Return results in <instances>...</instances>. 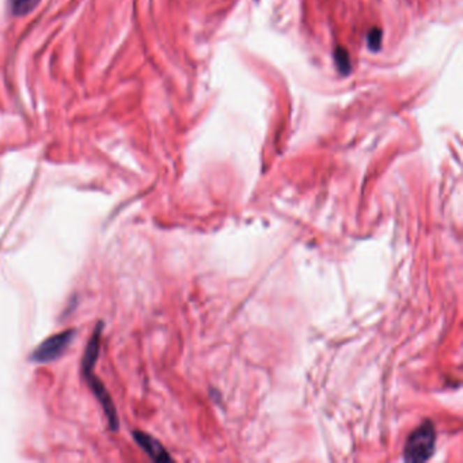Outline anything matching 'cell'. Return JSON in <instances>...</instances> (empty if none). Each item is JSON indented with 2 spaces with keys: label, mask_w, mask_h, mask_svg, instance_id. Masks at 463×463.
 Here are the masks:
<instances>
[{
  "label": "cell",
  "mask_w": 463,
  "mask_h": 463,
  "mask_svg": "<svg viewBox=\"0 0 463 463\" xmlns=\"http://www.w3.org/2000/svg\"><path fill=\"white\" fill-rule=\"evenodd\" d=\"M336 60H337V66L340 67L342 73H348L351 71V61H349V56L345 49L339 48L336 50Z\"/></svg>",
  "instance_id": "7"
},
{
  "label": "cell",
  "mask_w": 463,
  "mask_h": 463,
  "mask_svg": "<svg viewBox=\"0 0 463 463\" xmlns=\"http://www.w3.org/2000/svg\"><path fill=\"white\" fill-rule=\"evenodd\" d=\"M76 336L75 329L64 330L59 335L50 336L45 341L41 342L33 352L30 359L36 363H50L56 359H59L73 344V339Z\"/></svg>",
  "instance_id": "2"
},
{
  "label": "cell",
  "mask_w": 463,
  "mask_h": 463,
  "mask_svg": "<svg viewBox=\"0 0 463 463\" xmlns=\"http://www.w3.org/2000/svg\"><path fill=\"white\" fill-rule=\"evenodd\" d=\"M436 444V432L432 422L425 421L408 438L405 444V460L411 462H422L429 460Z\"/></svg>",
  "instance_id": "1"
},
{
  "label": "cell",
  "mask_w": 463,
  "mask_h": 463,
  "mask_svg": "<svg viewBox=\"0 0 463 463\" xmlns=\"http://www.w3.org/2000/svg\"><path fill=\"white\" fill-rule=\"evenodd\" d=\"M101 333H102V323H98L90 341L87 344V348H86V352H84V356H83V372H84V375L93 372L94 366L97 363Z\"/></svg>",
  "instance_id": "5"
},
{
  "label": "cell",
  "mask_w": 463,
  "mask_h": 463,
  "mask_svg": "<svg viewBox=\"0 0 463 463\" xmlns=\"http://www.w3.org/2000/svg\"><path fill=\"white\" fill-rule=\"evenodd\" d=\"M133 438L136 440V443L149 455L151 460L158 461V462L170 461L171 458L169 457L168 451L165 450V447L158 440L154 439L152 436L147 435L145 432L136 431V432H133Z\"/></svg>",
  "instance_id": "4"
},
{
  "label": "cell",
  "mask_w": 463,
  "mask_h": 463,
  "mask_svg": "<svg viewBox=\"0 0 463 463\" xmlns=\"http://www.w3.org/2000/svg\"><path fill=\"white\" fill-rule=\"evenodd\" d=\"M368 47L372 49V50H376L381 47L382 44V30L378 29V27H374L369 33H368Z\"/></svg>",
  "instance_id": "8"
},
{
  "label": "cell",
  "mask_w": 463,
  "mask_h": 463,
  "mask_svg": "<svg viewBox=\"0 0 463 463\" xmlns=\"http://www.w3.org/2000/svg\"><path fill=\"white\" fill-rule=\"evenodd\" d=\"M86 378H87V381L90 383L91 390L96 394L98 401L101 402V405L103 408V412H105V415H106L108 420H109V425L112 427L113 431H117V428H119V416H117V412H116V406H115V404H113V401L110 398V394L105 389V386L102 385V382L99 379H97V378H94L93 372L87 374Z\"/></svg>",
  "instance_id": "3"
},
{
  "label": "cell",
  "mask_w": 463,
  "mask_h": 463,
  "mask_svg": "<svg viewBox=\"0 0 463 463\" xmlns=\"http://www.w3.org/2000/svg\"><path fill=\"white\" fill-rule=\"evenodd\" d=\"M40 0H8L10 10L14 15H26L31 13Z\"/></svg>",
  "instance_id": "6"
}]
</instances>
